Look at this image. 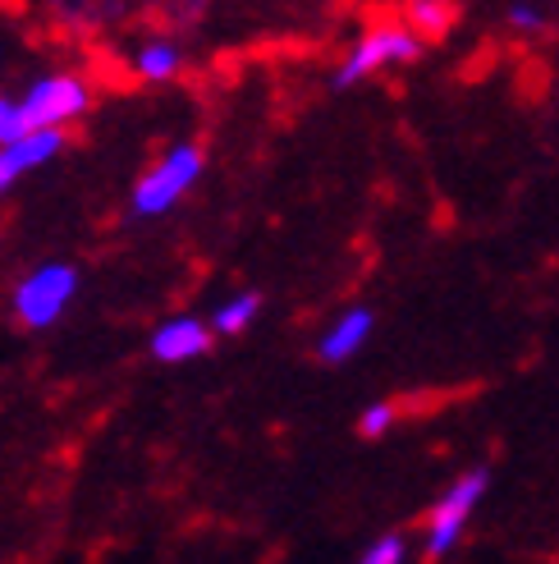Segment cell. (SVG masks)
<instances>
[{"label": "cell", "mask_w": 559, "mask_h": 564, "mask_svg": "<svg viewBox=\"0 0 559 564\" xmlns=\"http://www.w3.org/2000/svg\"><path fill=\"white\" fill-rule=\"evenodd\" d=\"M74 294H78V271L69 262H42L14 285L10 303H14L19 326L46 330V326H55L65 317V307L74 303Z\"/></svg>", "instance_id": "6da1fadb"}, {"label": "cell", "mask_w": 559, "mask_h": 564, "mask_svg": "<svg viewBox=\"0 0 559 564\" xmlns=\"http://www.w3.org/2000/svg\"><path fill=\"white\" fill-rule=\"evenodd\" d=\"M202 165H207V161H202V148H198V143H175L143 180H138V188H133V212H138V216H165L193 184L202 180Z\"/></svg>", "instance_id": "7a4b0ae2"}, {"label": "cell", "mask_w": 559, "mask_h": 564, "mask_svg": "<svg viewBox=\"0 0 559 564\" xmlns=\"http://www.w3.org/2000/svg\"><path fill=\"white\" fill-rule=\"evenodd\" d=\"M23 116L33 129H69L74 120H83L92 110V88L83 74H42L33 88L19 97Z\"/></svg>", "instance_id": "3957f363"}, {"label": "cell", "mask_w": 559, "mask_h": 564, "mask_svg": "<svg viewBox=\"0 0 559 564\" xmlns=\"http://www.w3.org/2000/svg\"><path fill=\"white\" fill-rule=\"evenodd\" d=\"M417 46H423V37H417L413 28L381 23V28H372V33H362V42L353 46V55L340 65V78H335V83L349 88V83L368 78V74H376L385 65H404V61H413V55H417Z\"/></svg>", "instance_id": "277c9868"}, {"label": "cell", "mask_w": 559, "mask_h": 564, "mask_svg": "<svg viewBox=\"0 0 559 564\" xmlns=\"http://www.w3.org/2000/svg\"><path fill=\"white\" fill-rule=\"evenodd\" d=\"M482 491H486V473H468L463 482H454L450 491H445V500L427 519V555H450L454 551V542L463 538L468 514L478 510Z\"/></svg>", "instance_id": "5b68a950"}, {"label": "cell", "mask_w": 559, "mask_h": 564, "mask_svg": "<svg viewBox=\"0 0 559 564\" xmlns=\"http://www.w3.org/2000/svg\"><path fill=\"white\" fill-rule=\"evenodd\" d=\"M65 152V129H28L14 143H0V193H10L23 175L42 171Z\"/></svg>", "instance_id": "8992f818"}, {"label": "cell", "mask_w": 559, "mask_h": 564, "mask_svg": "<svg viewBox=\"0 0 559 564\" xmlns=\"http://www.w3.org/2000/svg\"><path fill=\"white\" fill-rule=\"evenodd\" d=\"M207 349H211V326L198 317H171L152 335V358L161 362H188V358H202Z\"/></svg>", "instance_id": "52a82bcc"}, {"label": "cell", "mask_w": 559, "mask_h": 564, "mask_svg": "<svg viewBox=\"0 0 559 564\" xmlns=\"http://www.w3.org/2000/svg\"><path fill=\"white\" fill-rule=\"evenodd\" d=\"M368 335H372V313H368V307H349V313L321 335V349L317 354L326 362H349L362 345H368Z\"/></svg>", "instance_id": "ba28073f"}, {"label": "cell", "mask_w": 559, "mask_h": 564, "mask_svg": "<svg viewBox=\"0 0 559 564\" xmlns=\"http://www.w3.org/2000/svg\"><path fill=\"white\" fill-rule=\"evenodd\" d=\"M179 65H184V55L175 42H147L133 55V74L143 83H171L179 74Z\"/></svg>", "instance_id": "9c48e42d"}, {"label": "cell", "mask_w": 559, "mask_h": 564, "mask_svg": "<svg viewBox=\"0 0 559 564\" xmlns=\"http://www.w3.org/2000/svg\"><path fill=\"white\" fill-rule=\"evenodd\" d=\"M257 313H262V299H257V294H234L230 303H220V307H216L211 330H220V335H239V330L253 326Z\"/></svg>", "instance_id": "30bf717a"}, {"label": "cell", "mask_w": 559, "mask_h": 564, "mask_svg": "<svg viewBox=\"0 0 559 564\" xmlns=\"http://www.w3.org/2000/svg\"><path fill=\"white\" fill-rule=\"evenodd\" d=\"M413 23H417V37L423 33H445L454 23V6L450 0H413Z\"/></svg>", "instance_id": "8fae6325"}, {"label": "cell", "mask_w": 559, "mask_h": 564, "mask_svg": "<svg viewBox=\"0 0 559 564\" xmlns=\"http://www.w3.org/2000/svg\"><path fill=\"white\" fill-rule=\"evenodd\" d=\"M28 129L33 124H28L19 97H0V143H14V138H23Z\"/></svg>", "instance_id": "7c38bea8"}, {"label": "cell", "mask_w": 559, "mask_h": 564, "mask_svg": "<svg viewBox=\"0 0 559 564\" xmlns=\"http://www.w3.org/2000/svg\"><path fill=\"white\" fill-rule=\"evenodd\" d=\"M390 422H395V409H390V404H368V409H362V417H358V432L362 436H385Z\"/></svg>", "instance_id": "4fadbf2b"}, {"label": "cell", "mask_w": 559, "mask_h": 564, "mask_svg": "<svg viewBox=\"0 0 559 564\" xmlns=\"http://www.w3.org/2000/svg\"><path fill=\"white\" fill-rule=\"evenodd\" d=\"M404 551H408V546H404V538H395V532H390V538L372 542L362 560H368V564H399V560H404Z\"/></svg>", "instance_id": "5bb4252c"}, {"label": "cell", "mask_w": 559, "mask_h": 564, "mask_svg": "<svg viewBox=\"0 0 559 564\" xmlns=\"http://www.w3.org/2000/svg\"><path fill=\"white\" fill-rule=\"evenodd\" d=\"M509 23H514V28H527V33H533V28H541V14H537V10H527V6H514V10H509Z\"/></svg>", "instance_id": "9a60e30c"}]
</instances>
